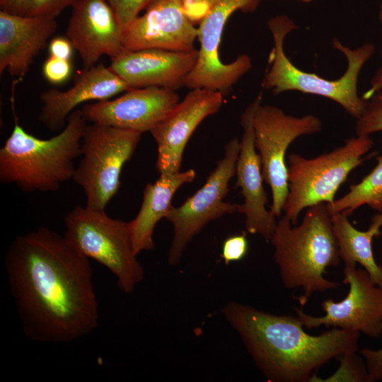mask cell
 Instances as JSON below:
<instances>
[{"instance_id":"f1b7e54d","label":"cell","mask_w":382,"mask_h":382,"mask_svg":"<svg viewBox=\"0 0 382 382\" xmlns=\"http://www.w3.org/2000/svg\"><path fill=\"white\" fill-rule=\"evenodd\" d=\"M248 250V242L243 234L228 237L223 243L221 257L228 265L230 262L242 260Z\"/></svg>"},{"instance_id":"277c9868","label":"cell","mask_w":382,"mask_h":382,"mask_svg":"<svg viewBox=\"0 0 382 382\" xmlns=\"http://www.w3.org/2000/svg\"><path fill=\"white\" fill-rule=\"evenodd\" d=\"M87 125L81 109L75 110L57 135L45 139L27 132L15 118L0 149V182L14 184L25 192L57 190L73 179Z\"/></svg>"},{"instance_id":"603a6c76","label":"cell","mask_w":382,"mask_h":382,"mask_svg":"<svg viewBox=\"0 0 382 382\" xmlns=\"http://www.w3.org/2000/svg\"><path fill=\"white\" fill-rule=\"evenodd\" d=\"M374 168L359 183L352 185L342 197L327 204L330 214L342 213L351 215L363 205L382 212V156L376 157Z\"/></svg>"},{"instance_id":"52a82bcc","label":"cell","mask_w":382,"mask_h":382,"mask_svg":"<svg viewBox=\"0 0 382 382\" xmlns=\"http://www.w3.org/2000/svg\"><path fill=\"white\" fill-rule=\"evenodd\" d=\"M373 146L369 136L357 135L315 158L291 154L287 159L289 192L283 212L291 224H297L304 209L320 203L332 204L340 185Z\"/></svg>"},{"instance_id":"6da1fadb","label":"cell","mask_w":382,"mask_h":382,"mask_svg":"<svg viewBox=\"0 0 382 382\" xmlns=\"http://www.w3.org/2000/svg\"><path fill=\"white\" fill-rule=\"evenodd\" d=\"M5 267L23 330L31 340L70 342L97 328L89 260L64 236L46 227L16 236Z\"/></svg>"},{"instance_id":"ba28073f","label":"cell","mask_w":382,"mask_h":382,"mask_svg":"<svg viewBox=\"0 0 382 382\" xmlns=\"http://www.w3.org/2000/svg\"><path fill=\"white\" fill-rule=\"evenodd\" d=\"M141 132L89 123L81 145V159L73 180L86 196V206L105 210L120 187L124 165L132 157Z\"/></svg>"},{"instance_id":"4fadbf2b","label":"cell","mask_w":382,"mask_h":382,"mask_svg":"<svg viewBox=\"0 0 382 382\" xmlns=\"http://www.w3.org/2000/svg\"><path fill=\"white\" fill-rule=\"evenodd\" d=\"M224 94L194 88L150 132L157 144L156 167L161 174L180 171L185 146L197 126L221 108Z\"/></svg>"},{"instance_id":"30bf717a","label":"cell","mask_w":382,"mask_h":382,"mask_svg":"<svg viewBox=\"0 0 382 382\" xmlns=\"http://www.w3.org/2000/svg\"><path fill=\"white\" fill-rule=\"evenodd\" d=\"M240 141L234 138L225 146L224 154L204 185L178 207L171 209L166 219L173 228L168 260L176 265L192 238L209 222L238 212L239 204L225 202L228 183L236 175Z\"/></svg>"},{"instance_id":"44dd1931","label":"cell","mask_w":382,"mask_h":382,"mask_svg":"<svg viewBox=\"0 0 382 382\" xmlns=\"http://www.w3.org/2000/svg\"><path fill=\"white\" fill-rule=\"evenodd\" d=\"M195 171L189 169L171 174H161L154 183L146 185L141 207L137 216L128 222L134 253L138 255L144 250L155 247L153 239L158 222L166 218L173 208L172 199L184 184L193 181Z\"/></svg>"},{"instance_id":"4316f807","label":"cell","mask_w":382,"mask_h":382,"mask_svg":"<svg viewBox=\"0 0 382 382\" xmlns=\"http://www.w3.org/2000/svg\"><path fill=\"white\" fill-rule=\"evenodd\" d=\"M78 0H27L23 15L56 18L64 9L73 6Z\"/></svg>"},{"instance_id":"5b68a950","label":"cell","mask_w":382,"mask_h":382,"mask_svg":"<svg viewBox=\"0 0 382 382\" xmlns=\"http://www.w3.org/2000/svg\"><path fill=\"white\" fill-rule=\"evenodd\" d=\"M274 47L269 55L270 69L262 81V87L277 95L295 91L316 95L332 100L356 119L363 112L366 102L357 90L359 73L364 64L375 52L373 44L367 42L355 49L344 45L339 40H332V46L346 57L347 68L336 80H328L314 73L296 66L286 57L284 50L286 36L298 28L295 22L286 15H277L268 21Z\"/></svg>"},{"instance_id":"8fae6325","label":"cell","mask_w":382,"mask_h":382,"mask_svg":"<svg viewBox=\"0 0 382 382\" xmlns=\"http://www.w3.org/2000/svg\"><path fill=\"white\" fill-rule=\"evenodd\" d=\"M260 2L261 0H221L211 9L199 23L198 57L185 86L191 89L207 88L224 94L250 69L252 62L247 54L238 56L231 63H223L219 57V45L230 16L237 11L252 13Z\"/></svg>"},{"instance_id":"3957f363","label":"cell","mask_w":382,"mask_h":382,"mask_svg":"<svg viewBox=\"0 0 382 382\" xmlns=\"http://www.w3.org/2000/svg\"><path fill=\"white\" fill-rule=\"evenodd\" d=\"M270 242L283 285L288 289L303 290L300 296L295 297L301 307L314 293L340 286L323 276L328 267H337L341 260L325 203L308 207L298 226L292 225L284 215L280 216Z\"/></svg>"},{"instance_id":"484cf974","label":"cell","mask_w":382,"mask_h":382,"mask_svg":"<svg viewBox=\"0 0 382 382\" xmlns=\"http://www.w3.org/2000/svg\"><path fill=\"white\" fill-rule=\"evenodd\" d=\"M123 29L142 11L159 0H106Z\"/></svg>"},{"instance_id":"7402d4cb","label":"cell","mask_w":382,"mask_h":382,"mask_svg":"<svg viewBox=\"0 0 382 382\" xmlns=\"http://www.w3.org/2000/svg\"><path fill=\"white\" fill-rule=\"evenodd\" d=\"M340 259L345 265L360 264L369 273L372 281L382 288V267L375 260L372 242L374 237L381 234L382 212H377L366 231H359L349 222L347 215L331 214Z\"/></svg>"},{"instance_id":"9a60e30c","label":"cell","mask_w":382,"mask_h":382,"mask_svg":"<svg viewBox=\"0 0 382 382\" xmlns=\"http://www.w3.org/2000/svg\"><path fill=\"white\" fill-rule=\"evenodd\" d=\"M259 95L243 112L241 124L243 134L240 141V151L236 166V185L241 188L244 202L239 204L238 212L245 216L247 231L261 236L270 241L276 225L275 216L266 204L267 197L263 187V176L260 157L255 146L253 117L261 103Z\"/></svg>"},{"instance_id":"ffe728a7","label":"cell","mask_w":382,"mask_h":382,"mask_svg":"<svg viewBox=\"0 0 382 382\" xmlns=\"http://www.w3.org/2000/svg\"><path fill=\"white\" fill-rule=\"evenodd\" d=\"M57 28L55 18L0 11V73L23 79Z\"/></svg>"},{"instance_id":"cb8c5ba5","label":"cell","mask_w":382,"mask_h":382,"mask_svg":"<svg viewBox=\"0 0 382 382\" xmlns=\"http://www.w3.org/2000/svg\"><path fill=\"white\" fill-rule=\"evenodd\" d=\"M382 131V91L374 94L366 102L364 110L357 119V136H370Z\"/></svg>"},{"instance_id":"e575fe53","label":"cell","mask_w":382,"mask_h":382,"mask_svg":"<svg viewBox=\"0 0 382 382\" xmlns=\"http://www.w3.org/2000/svg\"><path fill=\"white\" fill-rule=\"evenodd\" d=\"M378 19H379V21L382 28V1L380 5V8H379V12H378Z\"/></svg>"},{"instance_id":"d6a6232c","label":"cell","mask_w":382,"mask_h":382,"mask_svg":"<svg viewBox=\"0 0 382 382\" xmlns=\"http://www.w3.org/2000/svg\"><path fill=\"white\" fill-rule=\"evenodd\" d=\"M27 0H0L1 11L13 14L23 15L25 4Z\"/></svg>"},{"instance_id":"836d02e7","label":"cell","mask_w":382,"mask_h":382,"mask_svg":"<svg viewBox=\"0 0 382 382\" xmlns=\"http://www.w3.org/2000/svg\"><path fill=\"white\" fill-rule=\"evenodd\" d=\"M382 57V52H381ZM382 91V66L376 72L370 82L369 88L364 93L362 98L367 100L376 93Z\"/></svg>"},{"instance_id":"5bb4252c","label":"cell","mask_w":382,"mask_h":382,"mask_svg":"<svg viewBox=\"0 0 382 382\" xmlns=\"http://www.w3.org/2000/svg\"><path fill=\"white\" fill-rule=\"evenodd\" d=\"M175 90L134 88L115 98L86 104L81 109L87 122L141 133L151 132L179 103Z\"/></svg>"},{"instance_id":"2e32d148","label":"cell","mask_w":382,"mask_h":382,"mask_svg":"<svg viewBox=\"0 0 382 382\" xmlns=\"http://www.w3.org/2000/svg\"><path fill=\"white\" fill-rule=\"evenodd\" d=\"M194 24L179 0H159L122 29V45L129 51H191L198 34Z\"/></svg>"},{"instance_id":"1f68e13d","label":"cell","mask_w":382,"mask_h":382,"mask_svg":"<svg viewBox=\"0 0 382 382\" xmlns=\"http://www.w3.org/2000/svg\"><path fill=\"white\" fill-rule=\"evenodd\" d=\"M73 50V45L66 37L56 36L48 43L50 55L57 58L71 60Z\"/></svg>"},{"instance_id":"7c38bea8","label":"cell","mask_w":382,"mask_h":382,"mask_svg":"<svg viewBox=\"0 0 382 382\" xmlns=\"http://www.w3.org/2000/svg\"><path fill=\"white\" fill-rule=\"evenodd\" d=\"M343 274V283L349 285L345 299L338 302L332 299L323 301V316H313L296 308L297 316L307 329L332 327L378 338L382 335V288L364 269L345 265Z\"/></svg>"},{"instance_id":"d6986e66","label":"cell","mask_w":382,"mask_h":382,"mask_svg":"<svg viewBox=\"0 0 382 382\" xmlns=\"http://www.w3.org/2000/svg\"><path fill=\"white\" fill-rule=\"evenodd\" d=\"M126 82L99 63L83 71L76 77L74 86L66 91L51 88L42 92L40 122L49 130L61 131L69 115L76 108L91 100L102 101L129 90Z\"/></svg>"},{"instance_id":"d590c367","label":"cell","mask_w":382,"mask_h":382,"mask_svg":"<svg viewBox=\"0 0 382 382\" xmlns=\"http://www.w3.org/2000/svg\"><path fill=\"white\" fill-rule=\"evenodd\" d=\"M299 1H302V2H305V3H309V2H311L312 0H299Z\"/></svg>"},{"instance_id":"ac0fdd59","label":"cell","mask_w":382,"mask_h":382,"mask_svg":"<svg viewBox=\"0 0 382 382\" xmlns=\"http://www.w3.org/2000/svg\"><path fill=\"white\" fill-rule=\"evenodd\" d=\"M198 57V50L161 49L124 50L108 67L130 88L149 86L175 90L184 86Z\"/></svg>"},{"instance_id":"9c48e42d","label":"cell","mask_w":382,"mask_h":382,"mask_svg":"<svg viewBox=\"0 0 382 382\" xmlns=\"http://www.w3.org/2000/svg\"><path fill=\"white\" fill-rule=\"evenodd\" d=\"M253 127L263 179L272 191L270 211L279 218L289 192L286 152L298 137L320 132L322 122L313 115L295 117L260 103L255 111Z\"/></svg>"},{"instance_id":"d4e9b609","label":"cell","mask_w":382,"mask_h":382,"mask_svg":"<svg viewBox=\"0 0 382 382\" xmlns=\"http://www.w3.org/2000/svg\"><path fill=\"white\" fill-rule=\"evenodd\" d=\"M358 351L341 356V363L337 371L323 381L369 382L365 361L359 353V355L357 354Z\"/></svg>"},{"instance_id":"f546056e","label":"cell","mask_w":382,"mask_h":382,"mask_svg":"<svg viewBox=\"0 0 382 382\" xmlns=\"http://www.w3.org/2000/svg\"><path fill=\"white\" fill-rule=\"evenodd\" d=\"M221 0H179L187 16L199 23Z\"/></svg>"},{"instance_id":"7a4b0ae2","label":"cell","mask_w":382,"mask_h":382,"mask_svg":"<svg viewBox=\"0 0 382 382\" xmlns=\"http://www.w3.org/2000/svg\"><path fill=\"white\" fill-rule=\"evenodd\" d=\"M222 312L268 381H310L331 359L359 350L358 332L333 328L311 335L297 316L274 315L235 301Z\"/></svg>"},{"instance_id":"83f0119b","label":"cell","mask_w":382,"mask_h":382,"mask_svg":"<svg viewBox=\"0 0 382 382\" xmlns=\"http://www.w3.org/2000/svg\"><path fill=\"white\" fill-rule=\"evenodd\" d=\"M44 78L50 83L60 84L70 77L72 72L71 60L49 55L42 66Z\"/></svg>"},{"instance_id":"4dcf8cb0","label":"cell","mask_w":382,"mask_h":382,"mask_svg":"<svg viewBox=\"0 0 382 382\" xmlns=\"http://www.w3.org/2000/svg\"><path fill=\"white\" fill-rule=\"evenodd\" d=\"M358 352L365 361L369 382L382 381V347L378 349L363 348Z\"/></svg>"},{"instance_id":"8992f818","label":"cell","mask_w":382,"mask_h":382,"mask_svg":"<svg viewBox=\"0 0 382 382\" xmlns=\"http://www.w3.org/2000/svg\"><path fill=\"white\" fill-rule=\"evenodd\" d=\"M67 241L85 257L106 267L119 289L132 293L144 271L137 259L128 222L110 217L105 210L76 206L64 218Z\"/></svg>"},{"instance_id":"e0dca14e","label":"cell","mask_w":382,"mask_h":382,"mask_svg":"<svg viewBox=\"0 0 382 382\" xmlns=\"http://www.w3.org/2000/svg\"><path fill=\"white\" fill-rule=\"evenodd\" d=\"M66 37L83 69L96 65L103 55L112 59L125 50L122 28L106 0H78L72 6Z\"/></svg>"}]
</instances>
